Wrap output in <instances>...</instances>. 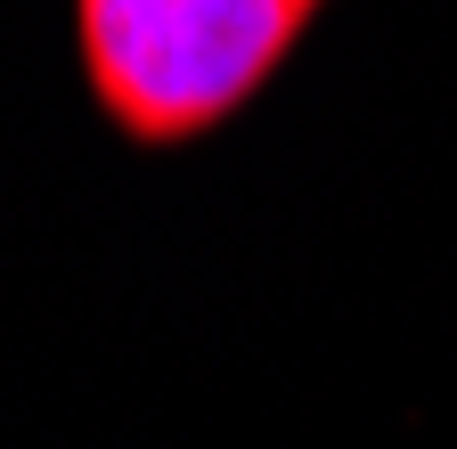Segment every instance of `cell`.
Wrapping results in <instances>:
<instances>
[{
  "label": "cell",
  "instance_id": "6da1fadb",
  "mask_svg": "<svg viewBox=\"0 0 457 449\" xmlns=\"http://www.w3.org/2000/svg\"><path fill=\"white\" fill-rule=\"evenodd\" d=\"M327 0H74V41L98 115L131 147L220 131L295 58Z\"/></svg>",
  "mask_w": 457,
  "mask_h": 449
}]
</instances>
